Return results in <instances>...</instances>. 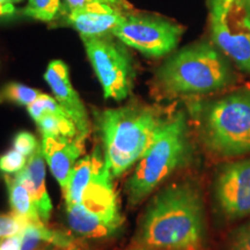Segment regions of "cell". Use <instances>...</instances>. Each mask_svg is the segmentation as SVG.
Masks as SVG:
<instances>
[{
	"label": "cell",
	"instance_id": "7a4b0ae2",
	"mask_svg": "<svg viewBox=\"0 0 250 250\" xmlns=\"http://www.w3.org/2000/svg\"><path fill=\"white\" fill-rule=\"evenodd\" d=\"M236 80L232 62L212 42L199 41L171 52L153 78L165 98L204 95L224 90Z\"/></svg>",
	"mask_w": 250,
	"mask_h": 250
},
{
	"label": "cell",
	"instance_id": "9c48e42d",
	"mask_svg": "<svg viewBox=\"0 0 250 250\" xmlns=\"http://www.w3.org/2000/svg\"><path fill=\"white\" fill-rule=\"evenodd\" d=\"M184 27L171 19L131 9L112 34L124 44L149 58L170 55L179 45Z\"/></svg>",
	"mask_w": 250,
	"mask_h": 250
},
{
	"label": "cell",
	"instance_id": "7c38bea8",
	"mask_svg": "<svg viewBox=\"0 0 250 250\" xmlns=\"http://www.w3.org/2000/svg\"><path fill=\"white\" fill-rule=\"evenodd\" d=\"M46 81L55 99L64 110L70 115L74 124L77 125L79 138L85 140L89 133L88 115L79 94L74 89L70 79V68L66 62L61 59H55L49 62L44 73Z\"/></svg>",
	"mask_w": 250,
	"mask_h": 250
},
{
	"label": "cell",
	"instance_id": "30bf717a",
	"mask_svg": "<svg viewBox=\"0 0 250 250\" xmlns=\"http://www.w3.org/2000/svg\"><path fill=\"white\" fill-rule=\"evenodd\" d=\"M214 196L228 221L250 215V158L228 162L215 177Z\"/></svg>",
	"mask_w": 250,
	"mask_h": 250
},
{
	"label": "cell",
	"instance_id": "ba28073f",
	"mask_svg": "<svg viewBox=\"0 0 250 250\" xmlns=\"http://www.w3.org/2000/svg\"><path fill=\"white\" fill-rule=\"evenodd\" d=\"M212 43L250 77V13L242 0H208Z\"/></svg>",
	"mask_w": 250,
	"mask_h": 250
},
{
	"label": "cell",
	"instance_id": "9a60e30c",
	"mask_svg": "<svg viewBox=\"0 0 250 250\" xmlns=\"http://www.w3.org/2000/svg\"><path fill=\"white\" fill-rule=\"evenodd\" d=\"M77 242L73 234L49 228L44 223H28L21 232V250H37L48 243L70 248Z\"/></svg>",
	"mask_w": 250,
	"mask_h": 250
},
{
	"label": "cell",
	"instance_id": "4316f807",
	"mask_svg": "<svg viewBox=\"0 0 250 250\" xmlns=\"http://www.w3.org/2000/svg\"><path fill=\"white\" fill-rule=\"evenodd\" d=\"M0 250H21V233L17 235L4 237Z\"/></svg>",
	"mask_w": 250,
	"mask_h": 250
},
{
	"label": "cell",
	"instance_id": "ac0fdd59",
	"mask_svg": "<svg viewBox=\"0 0 250 250\" xmlns=\"http://www.w3.org/2000/svg\"><path fill=\"white\" fill-rule=\"evenodd\" d=\"M42 136L79 138L77 125L68 115L46 112L36 122Z\"/></svg>",
	"mask_w": 250,
	"mask_h": 250
},
{
	"label": "cell",
	"instance_id": "d4e9b609",
	"mask_svg": "<svg viewBox=\"0 0 250 250\" xmlns=\"http://www.w3.org/2000/svg\"><path fill=\"white\" fill-rule=\"evenodd\" d=\"M28 224L27 220L15 213L0 214V237H8L22 232Z\"/></svg>",
	"mask_w": 250,
	"mask_h": 250
},
{
	"label": "cell",
	"instance_id": "f1b7e54d",
	"mask_svg": "<svg viewBox=\"0 0 250 250\" xmlns=\"http://www.w3.org/2000/svg\"><path fill=\"white\" fill-rule=\"evenodd\" d=\"M67 249L68 248H62V247H61V246L54 245V243H48V245L42 246L37 250H67Z\"/></svg>",
	"mask_w": 250,
	"mask_h": 250
},
{
	"label": "cell",
	"instance_id": "8fae6325",
	"mask_svg": "<svg viewBox=\"0 0 250 250\" xmlns=\"http://www.w3.org/2000/svg\"><path fill=\"white\" fill-rule=\"evenodd\" d=\"M130 11L107 4H95L59 12L50 27H71L81 36H100L114 31L122 19Z\"/></svg>",
	"mask_w": 250,
	"mask_h": 250
},
{
	"label": "cell",
	"instance_id": "ffe728a7",
	"mask_svg": "<svg viewBox=\"0 0 250 250\" xmlns=\"http://www.w3.org/2000/svg\"><path fill=\"white\" fill-rule=\"evenodd\" d=\"M62 0H28L22 13L27 18L51 23L58 15Z\"/></svg>",
	"mask_w": 250,
	"mask_h": 250
},
{
	"label": "cell",
	"instance_id": "f546056e",
	"mask_svg": "<svg viewBox=\"0 0 250 250\" xmlns=\"http://www.w3.org/2000/svg\"><path fill=\"white\" fill-rule=\"evenodd\" d=\"M67 250H94L93 248H90L87 245H83V243H79V242H76L73 246L70 247Z\"/></svg>",
	"mask_w": 250,
	"mask_h": 250
},
{
	"label": "cell",
	"instance_id": "e0dca14e",
	"mask_svg": "<svg viewBox=\"0 0 250 250\" xmlns=\"http://www.w3.org/2000/svg\"><path fill=\"white\" fill-rule=\"evenodd\" d=\"M94 170V153L86 155L74 166L72 170L70 181L64 192V198L66 206L79 204L83 201V192L92 180Z\"/></svg>",
	"mask_w": 250,
	"mask_h": 250
},
{
	"label": "cell",
	"instance_id": "8992f818",
	"mask_svg": "<svg viewBox=\"0 0 250 250\" xmlns=\"http://www.w3.org/2000/svg\"><path fill=\"white\" fill-rule=\"evenodd\" d=\"M199 114L203 140L211 152L223 158L250 154V89L206 103Z\"/></svg>",
	"mask_w": 250,
	"mask_h": 250
},
{
	"label": "cell",
	"instance_id": "7402d4cb",
	"mask_svg": "<svg viewBox=\"0 0 250 250\" xmlns=\"http://www.w3.org/2000/svg\"><path fill=\"white\" fill-rule=\"evenodd\" d=\"M227 250H250V219L234 228L226 243Z\"/></svg>",
	"mask_w": 250,
	"mask_h": 250
},
{
	"label": "cell",
	"instance_id": "277c9868",
	"mask_svg": "<svg viewBox=\"0 0 250 250\" xmlns=\"http://www.w3.org/2000/svg\"><path fill=\"white\" fill-rule=\"evenodd\" d=\"M190 151L186 115L176 112L166 120L155 140L125 183L130 204H139L151 195L168 176L189 160Z\"/></svg>",
	"mask_w": 250,
	"mask_h": 250
},
{
	"label": "cell",
	"instance_id": "484cf974",
	"mask_svg": "<svg viewBox=\"0 0 250 250\" xmlns=\"http://www.w3.org/2000/svg\"><path fill=\"white\" fill-rule=\"evenodd\" d=\"M39 145L40 144L37 143L35 137L30 132H27V131L19 132L13 139V148H15L20 153H22L27 158H29L36 151Z\"/></svg>",
	"mask_w": 250,
	"mask_h": 250
},
{
	"label": "cell",
	"instance_id": "83f0119b",
	"mask_svg": "<svg viewBox=\"0 0 250 250\" xmlns=\"http://www.w3.org/2000/svg\"><path fill=\"white\" fill-rule=\"evenodd\" d=\"M17 12L14 5H5L0 1V17H6V15H12Z\"/></svg>",
	"mask_w": 250,
	"mask_h": 250
},
{
	"label": "cell",
	"instance_id": "1f68e13d",
	"mask_svg": "<svg viewBox=\"0 0 250 250\" xmlns=\"http://www.w3.org/2000/svg\"><path fill=\"white\" fill-rule=\"evenodd\" d=\"M0 1L5 5H15L17 2H20L21 0H0Z\"/></svg>",
	"mask_w": 250,
	"mask_h": 250
},
{
	"label": "cell",
	"instance_id": "836d02e7",
	"mask_svg": "<svg viewBox=\"0 0 250 250\" xmlns=\"http://www.w3.org/2000/svg\"><path fill=\"white\" fill-rule=\"evenodd\" d=\"M2 240H4V237H0V246H1V242H2Z\"/></svg>",
	"mask_w": 250,
	"mask_h": 250
},
{
	"label": "cell",
	"instance_id": "2e32d148",
	"mask_svg": "<svg viewBox=\"0 0 250 250\" xmlns=\"http://www.w3.org/2000/svg\"><path fill=\"white\" fill-rule=\"evenodd\" d=\"M4 179L6 186H7L8 201L12 212L20 218L24 219V220H27L28 223H40V221H42L39 212H37L35 203L31 198L27 188L15 176H9V174L6 175Z\"/></svg>",
	"mask_w": 250,
	"mask_h": 250
},
{
	"label": "cell",
	"instance_id": "52a82bcc",
	"mask_svg": "<svg viewBox=\"0 0 250 250\" xmlns=\"http://www.w3.org/2000/svg\"><path fill=\"white\" fill-rule=\"evenodd\" d=\"M105 99L123 101L132 92L136 65L127 45L114 35L81 36Z\"/></svg>",
	"mask_w": 250,
	"mask_h": 250
},
{
	"label": "cell",
	"instance_id": "5bb4252c",
	"mask_svg": "<svg viewBox=\"0 0 250 250\" xmlns=\"http://www.w3.org/2000/svg\"><path fill=\"white\" fill-rule=\"evenodd\" d=\"M45 159L43 155L42 145L28 158L27 165L15 177L27 188L43 223H48L52 212V203L46 190L45 184Z\"/></svg>",
	"mask_w": 250,
	"mask_h": 250
},
{
	"label": "cell",
	"instance_id": "4dcf8cb0",
	"mask_svg": "<svg viewBox=\"0 0 250 250\" xmlns=\"http://www.w3.org/2000/svg\"><path fill=\"white\" fill-rule=\"evenodd\" d=\"M127 250H155V249L148 248V247L138 245V243H137V246H134V247H132V248H130V249H127Z\"/></svg>",
	"mask_w": 250,
	"mask_h": 250
},
{
	"label": "cell",
	"instance_id": "603a6c76",
	"mask_svg": "<svg viewBox=\"0 0 250 250\" xmlns=\"http://www.w3.org/2000/svg\"><path fill=\"white\" fill-rule=\"evenodd\" d=\"M28 158L15 148L9 149L0 156V171L6 174H18L27 165Z\"/></svg>",
	"mask_w": 250,
	"mask_h": 250
},
{
	"label": "cell",
	"instance_id": "44dd1931",
	"mask_svg": "<svg viewBox=\"0 0 250 250\" xmlns=\"http://www.w3.org/2000/svg\"><path fill=\"white\" fill-rule=\"evenodd\" d=\"M27 111L29 116L33 118L34 121L37 122L43 115L46 112H56V114H64L68 115L64 108L59 104L57 100L55 98H51L48 94H41L33 103H30L27 107ZM70 116V115H68ZM71 117V116H70Z\"/></svg>",
	"mask_w": 250,
	"mask_h": 250
},
{
	"label": "cell",
	"instance_id": "6da1fadb",
	"mask_svg": "<svg viewBox=\"0 0 250 250\" xmlns=\"http://www.w3.org/2000/svg\"><path fill=\"white\" fill-rule=\"evenodd\" d=\"M204 205L191 183L159 192L144 213L138 245L155 250H199L204 239Z\"/></svg>",
	"mask_w": 250,
	"mask_h": 250
},
{
	"label": "cell",
	"instance_id": "d6986e66",
	"mask_svg": "<svg viewBox=\"0 0 250 250\" xmlns=\"http://www.w3.org/2000/svg\"><path fill=\"white\" fill-rule=\"evenodd\" d=\"M40 90L20 83H8L0 88V104L13 103L18 105H28L41 95Z\"/></svg>",
	"mask_w": 250,
	"mask_h": 250
},
{
	"label": "cell",
	"instance_id": "4fadbf2b",
	"mask_svg": "<svg viewBox=\"0 0 250 250\" xmlns=\"http://www.w3.org/2000/svg\"><path fill=\"white\" fill-rule=\"evenodd\" d=\"M83 142L80 138L43 136L42 151L50 170L61 186L62 192L66 190L68 181L78 159L83 152Z\"/></svg>",
	"mask_w": 250,
	"mask_h": 250
},
{
	"label": "cell",
	"instance_id": "d6a6232c",
	"mask_svg": "<svg viewBox=\"0 0 250 250\" xmlns=\"http://www.w3.org/2000/svg\"><path fill=\"white\" fill-rule=\"evenodd\" d=\"M242 2H243V4H245L247 9H248L249 13H250V0H242Z\"/></svg>",
	"mask_w": 250,
	"mask_h": 250
},
{
	"label": "cell",
	"instance_id": "3957f363",
	"mask_svg": "<svg viewBox=\"0 0 250 250\" xmlns=\"http://www.w3.org/2000/svg\"><path fill=\"white\" fill-rule=\"evenodd\" d=\"M95 117L112 177L121 176L142 159L167 120L155 108L138 103L105 109Z\"/></svg>",
	"mask_w": 250,
	"mask_h": 250
},
{
	"label": "cell",
	"instance_id": "5b68a950",
	"mask_svg": "<svg viewBox=\"0 0 250 250\" xmlns=\"http://www.w3.org/2000/svg\"><path fill=\"white\" fill-rule=\"evenodd\" d=\"M92 180L79 204L66 206V220L71 232L80 239H108L123 226L111 174L100 149H94Z\"/></svg>",
	"mask_w": 250,
	"mask_h": 250
},
{
	"label": "cell",
	"instance_id": "cb8c5ba5",
	"mask_svg": "<svg viewBox=\"0 0 250 250\" xmlns=\"http://www.w3.org/2000/svg\"><path fill=\"white\" fill-rule=\"evenodd\" d=\"M95 4L112 5L116 6V7L123 8L125 11H131V9H133L132 5H131L127 0H62L59 12H70L73 11V9Z\"/></svg>",
	"mask_w": 250,
	"mask_h": 250
}]
</instances>
